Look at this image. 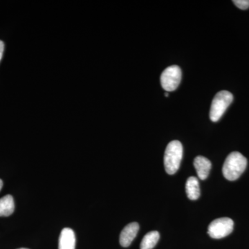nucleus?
Instances as JSON below:
<instances>
[{"label": "nucleus", "mask_w": 249, "mask_h": 249, "mask_svg": "<svg viewBox=\"0 0 249 249\" xmlns=\"http://www.w3.org/2000/svg\"><path fill=\"white\" fill-rule=\"evenodd\" d=\"M164 95H165V96H168V95H169V94H168V92H167V91H166V92H165Z\"/></svg>", "instance_id": "15"}, {"label": "nucleus", "mask_w": 249, "mask_h": 249, "mask_svg": "<svg viewBox=\"0 0 249 249\" xmlns=\"http://www.w3.org/2000/svg\"><path fill=\"white\" fill-rule=\"evenodd\" d=\"M183 157L182 144L178 141L170 142L165 149L164 166L165 172L174 175L178 172Z\"/></svg>", "instance_id": "2"}, {"label": "nucleus", "mask_w": 249, "mask_h": 249, "mask_svg": "<svg viewBox=\"0 0 249 249\" xmlns=\"http://www.w3.org/2000/svg\"><path fill=\"white\" fill-rule=\"evenodd\" d=\"M76 235L70 228L62 229L59 238L58 249H75L76 248Z\"/></svg>", "instance_id": "7"}, {"label": "nucleus", "mask_w": 249, "mask_h": 249, "mask_svg": "<svg viewBox=\"0 0 249 249\" xmlns=\"http://www.w3.org/2000/svg\"><path fill=\"white\" fill-rule=\"evenodd\" d=\"M27 249V248H20V249Z\"/></svg>", "instance_id": "16"}, {"label": "nucleus", "mask_w": 249, "mask_h": 249, "mask_svg": "<svg viewBox=\"0 0 249 249\" xmlns=\"http://www.w3.org/2000/svg\"><path fill=\"white\" fill-rule=\"evenodd\" d=\"M4 44L2 41L0 40V61L2 58L3 53H4Z\"/></svg>", "instance_id": "13"}, {"label": "nucleus", "mask_w": 249, "mask_h": 249, "mask_svg": "<svg viewBox=\"0 0 249 249\" xmlns=\"http://www.w3.org/2000/svg\"><path fill=\"white\" fill-rule=\"evenodd\" d=\"M15 203L14 197L8 195L0 199V217H8L14 213Z\"/></svg>", "instance_id": "10"}, {"label": "nucleus", "mask_w": 249, "mask_h": 249, "mask_svg": "<svg viewBox=\"0 0 249 249\" xmlns=\"http://www.w3.org/2000/svg\"><path fill=\"white\" fill-rule=\"evenodd\" d=\"M181 70L178 65H173L165 69L160 75V84L165 91H175L181 83Z\"/></svg>", "instance_id": "5"}, {"label": "nucleus", "mask_w": 249, "mask_h": 249, "mask_svg": "<svg viewBox=\"0 0 249 249\" xmlns=\"http://www.w3.org/2000/svg\"><path fill=\"white\" fill-rule=\"evenodd\" d=\"M247 165V160L240 152H232L230 154L222 168L224 178L229 181H235L245 171Z\"/></svg>", "instance_id": "1"}, {"label": "nucleus", "mask_w": 249, "mask_h": 249, "mask_svg": "<svg viewBox=\"0 0 249 249\" xmlns=\"http://www.w3.org/2000/svg\"><path fill=\"white\" fill-rule=\"evenodd\" d=\"M186 191L188 199L196 200L200 196V188L199 181L196 177H191L188 178L186 183Z\"/></svg>", "instance_id": "9"}, {"label": "nucleus", "mask_w": 249, "mask_h": 249, "mask_svg": "<svg viewBox=\"0 0 249 249\" xmlns=\"http://www.w3.org/2000/svg\"><path fill=\"white\" fill-rule=\"evenodd\" d=\"M194 166L196 168L198 177L201 180H205L209 177L211 169V160L202 156H198L194 160Z\"/></svg>", "instance_id": "8"}, {"label": "nucleus", "mask_w": 249, "mask_h": 249, "mask_svg": "<svg viewBox=\"0 0 249 249\" xmlns=\"http://www.w3.org/2000/svg\"><path fill=\"white\" fill-rule=\"evenodd\" d=\"M232 2L241 10H247L249 8V0H234Z\"/></svg>", "instance_id": "12"}, {"label": "nucleus", "mask_w": 249, "mask_h": 249, "mask_svg": "<svg viewBox=\"0 0 249 249\" xmlns=\"http://www.w3.org/2000/svg\"><path fill=\"white\" fill-rule=\"evenodd\" d=\"M160 238V232L153 231L147 232L144 236L141 243V249H152L157 245V242Z\"/></svg>", "instance_id": "11"}, {"label": "nucleus", "mask_w": 249, "mask_h": 249, "mask_svg": "<svg viewBox=\"0 0 249 249\" xmlns=\"http://www.w3.org/2000/svg\"><path fill=\"white\" fill-rule=\"evenodd\" d=\"M3 186V181L2 180L0 179V191H1V188H2Z\"/></svg>", "instance_id": "14"}, {"label": "nucleus", "mask_w": 249, "mask_h": 249, "mask_svg": "<svg viewBox=\"0 0 249 249\" xmlns=\"http://www.w3.org/2000/svg\"><path fill=\"white\" fill-rule=\"evenodd\" d=\"M139 225L138 223L132 222L127 224L123 229L120 235V245L123 247H128L133 242L134 238L138 233Z\"/></svg>", "instance_id": "6"}, {"label": "nucleus", "mask_w": 249, "mask_h": 249, "mask_svg": "<svg viewBox=\"0 0 249 249\" xmlns=\"http://www.w3.org/2000/svg\"><path fill=\"white\" fill-rule=\"evenodd\" d=\"M233 101V96L229 91L223 90L214 96L210 109V119L213 122H217L222 118L227 108Z\"/></svg>", "instance_id": "3"}, {"label": "nucleus", "mask_w": 249, "mask_h": 249, "mask_svg": "<svg viewBox=\"0 0 249 249\" xmlns=\"http://www.w3.org/2000/svg\"><path fill=\"white\" fill-rule=\"evenodd\" d=\"M233 227L234 222L231 218H218L209 224L208 234L213 239L224 238L231 233Z\"/></svg>", "instance_id": "4"}]
</instances>
